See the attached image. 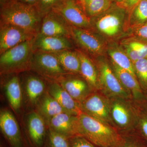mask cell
<instances>
[{"mask_svg":"<svg viewBox=\"0 0 147 147\" xmlns=\"http://www.w3.org/2000/svg\"><path fill=\"white\" fill-rule=\"evenodd\" d=\"M140 0H116L115 2L127 10L131 9Z\"/></svg>","mask_w":147,"mask_h":147,"instance_id":"35","label":"cell"},{"mask_svg":"<svg viewBox=\"0 0 147 147\" xmlns=\"http://www.w3.org/2000/svg\"><path fill=\"white\" fill-rule=\"evenodd\" d=\"M63 0H38L36 6L43 16L53 10Z\"/></svg>","mask_w":147,"mask_h":147,"instance_id":"31","label":"cell"},{"mask_svg":"<svg viewBox=\"0 0 147 147\" xmlns=\"http://www.w3.org/2000/svg\"><path fill=\"white\" fill-rule=\"evenodd\" d=\"M147 23V0H140L127 10V31Z\"/></svg>","mask_w":147,"mask_h":147,"instance_id":"27","label":"cell"},{"mask_svg":"<svg viewBox=\"0 0 147 147\" xmlns=\"http://www.w3.org/2000/svg\"><path fill=\"white\" fill-rule=\"evenodd\" d=\"M4 87L6 95L11 107L15 111L21 108L23 99L21 83L17 74H6Z\"/></svg>","mask_w":147,"mask_h":147,"instance_id":"20","label":"cell"},{"mask_svg":"<svg viewBox=\"0 0 147 147\" xmlns=\"http://www.w3.org/2000/svg\"><path fill=\"white\" fill-rule=\"evenodd\" d=\"M131 33V36L147 41V23L127 31Z\"/></svg>","mask_w":147,"mask_h":147,"instance_id":"32","label":"cell"},{"mask_svg":"<svg viewBox=\"0 0 147 147\" xmlns=\"http://www.w3.org/2000/svg\"><path fill=\"white\" fill-rule=\"evenodd\" d=\"M37 113L45 122L54 116L65 113L61 106L46 90L35 105Z\"/></svg>","mask_w":147,"mask_h":147,"instance_id":"24","label":"cell"},{"mask_svg":"<svg viewBox=\"0 0 147 147\" xmlns=\"http://www.w3.org/2000/svg\"><path fill=\"white\" fill-rule=\"evenodd\" d=\"M79 3H80V4L81 5L82 7H83V9L85 11V6H84V0H79Z\"/></svg>","mask_w":147,"mask_h":147,"instance_id":"37","label":"cell"},{"mask_svg":"<svg viewBox=\"0 0 147 147\" xmlns=\"http://www.w3.org/2000/svg\"><path fill=\"white\" fill-rule=\"evenodd\" d=\"M56 56L64 69L68 73L80 75V61L77 51L63 50L52 53Z\"/></svg>","mask_w":147,"mask_h":147,"instance_id":"26","label":"cell"},{"mask_svg":"<svg viewBox=\"0 0 147 147\" xmlns=\"http://www.w3.org/2000/svg\"><path fill=\"white\" fill-rule=\"evenodd\" d=\"M71 40L65 37L48 36L38 33L34 38V52L53 53L63 50H71L74 48Z\"/></svg>","mask_w":147,"mask_h":147,"instance_id":"15","label":"cell"},{"mask_svg":"<svg viewBox=\"0 0 147 147\" xmlns=\"http://www.w3.org/2000/svg\"><path fill=\"white\" fill-rule=\"evenodd\" d=\"M112 1H113V2H115L116 0H112Z\"/></svg>","mask_w":147,"mask_h":147,"instance_id":"40","label":"cell"},{"mask_svg":"<svg viewBox=\"0 0 147 147\" xmlns=\"http://www.w3.org/2000/svg\"><path fill=\"white\" fill-rule=\"evenodd\" d=\"M113 2L112 0H84L85 12L90 18L107 10Z\"/></svg>","mask_w":147,"mask_h":147,"instance_id":"28","label":"cell"},{"mask_svg":"<svg viewBox=\"0 0 147 147\" xmlns=\"http://www.w3.org/2000/svg\"><path fill=\"white\" fill-rule=\"evenodd\" d=\"M75 75L67 74L53 81L57 82L74 100L79 102L92 92L84 78L82 79Z\"/></svg>","mask_w":147,"mask_h":147,"instance_id":"13","label":"cell"},{"mask_svg":"<svg viewBox=\"0 0 147 147\" xmlns=\"http://www.w3.org/2000/svg\"><path fill=\"white\" fill-rule=\"evenodd\" d=\"M46 124L44 119L36 112H32L29 115L28 127L29 134L37 146L40 147L43 143Z\"/></svg>","mask_w":147,"mask_h":147,"instance_id":"25","label":"cell"},{"mask_svg":"<svg viewBox=\"0 0 147 147\" xmlns=\"http://www.w3.org/2000/svg\"><path fill=\"white\" fill-rule=\"evenodd\" d=\"M71 26L59 14L52 11L43 16L39 34L71 38Z\"/></svg>","mask_w":147,"mask_h":147,"instance_id":"12","label":"cell"},{"mask_svg":"<svg viewBox=\"0 0 147 147\" xmlns=\"http://www.w3.org/2000/svg\"><path fill=\"white\" fill-rule=\"evenodd\" d=\"M109 98L110 115L114 124L120 128L125 129L136 122L138 115L126 102V99L121 98Z\"/></svg>","mask_w":147,"mask_h":147,"instance_id":"11","label":"cell"},{"mask_svg":"<svg viewBox=\"0 0 147 147\" xmlns=\"http://www.w3.org/2000/svg\"><path fill=\"white\" fill-rule=\"evenodd\" d=\"M76 51L80 61V75L86 80L92 92L100 90L98 71L94 61L82 50Z\"/></svg>","mask_w":147,"mask_h":147,"instance_id":"18","label":"cell"},{"mask_svg":"<svg viewBox=\"0 0 147 147\" xmlns=\"http://www.w3.org/2000/svg\"><path fill=\"white\" fill-rule=\"evenodd\" d=\"M95 58L98 73L100 90L109 98H121L127 99L131 96L121 84L113 70L111 63L104 57Z\"/></svg>","mask_w":147,"mask_h":147,"instance_id":"5","label":"cell"},{"mask_svg":"<svg viewBox=\"0 0 147 147\" xmlns=\"http://www.w3.org/2000/svg\"><path fill=\"white\" fill-rule=\"evenodd\" d=\"M1 23L11 24L37 34L43 16L35 6L16 0L1 3Z\"/></svg>","mask_w":147,"mask_h":147,"instance_id":"1","label":"cell"},{"mask_svg":"<svg viewBox=\"0 0 147 147\" xmlns=\"http://www.w3.org/2000/svg\"><path fill=\"white\" fill-rule=\"evenodd\" d=\"M24 79V84L29 102L35 105L47 90V82L39 75L30 74Z\"/></svg>","mask_w":147,"mask_h":147,"instance_id":"21","label":"cell"},{"mask_svg":"<svg viewBox=\"0 0 147 147\" xmlns=\"http://www.w3.org/2000/svg\"><path fill=\"white\" fill-rule=\"evenodd\" d=\"M46 81L47 91L57 101L65 113L76 116L82 113L79 102L74 100L59 84L55 81Z\"/></svg>","mask_w":147,"mask_h":147,"instance_id":"14","label":"cell"},{"mask_svg":"<svg viewBox=\"0 0 147 147\" xmlns=\"http://www.w3.org/2000/svg\"><path fill=\"white\" fill-rule=\"evenodd\" d=\"M137 79L142 89L147 92V59H141L134 63Z\"/></svg>","mask_w":147,"mask_h":147,"instance_id":"29","label":"cell"},{"mask_svg":"<svg viewBox=\"0 0 147 147\" xmlns=\"http://www.w3.org/2000/svg\"><path fill=\"white\" fill-rule=\"evenodd\" d=\"M76 1H79V0H76Z\"/></svg>","mask_w":147,"mask_h":147,"instance_id":"42","label":"cell"},{"mask_svg":"<svg viewBox=\"0 0 147 147\" xmlns=\"http://www.w3.org/2000/svg\"><path fill=\"white\" fill-rule=\"evenodd\" d=\"M106 53L110 57V61L136 77L134 64L119 44L115 41L108 42Z\"/></svg>","mask_w":147,"mask_h":147,"instance_id":"22","label":"cell"},{"mask_svg":"<svg viewBox=\"0 0 147 147\" xmlns=\"http://www.w3.org/2000/svg\"><path fill=\"white\" fill-rule=\"evenodd\" d=\"M49 128L67 138L79 136L78 116L62 113L45 121Z\"/></svg>","mask_w":147,"mask_h":147,"instance_id":"16","label":"cell"},{"mask_svg":"<svg viewBox=\"0 0 147 147\" xmlns=\"http://www.w3.org/2000/svg\"><path fill=\"white\" fill-rule=\"evenodd\" d=\"M67 137L49 128V139L52 147H70Z\"/></svg>","mask_w":147,"mask_h":147,"instance_id":"30","label":"cell"},{"mask_svg":"<svg viewBox=\"0 0 147 147\" xmlns=\"http://www.w3.org/2000/svg\"><path fill=\"white\" fill-rule=\"evenodd\" d=\"M37 35L11 24L0 23V55Z\"/></svg>","mask_w":147,"mask_h":147,"instance_id":"10","label":"cell"},{"mask_svg":"<svg viewBox=\"0 0 147 147\" xmlns=\"http://www.w3.org/2000/svg\"><path fill=\"white\" fill-rule=\"evenodd\" d=\"M16 1L26 4L35 6H36L38 1V0H16Z\"/></svg>","mask_w":147,"mask_h":147,"instance_id":"36","label":"cell"},{"mask_svg":"<svg viewBox=\"0 0 147 147\" xmlns=\"http://www.w3.org/2000/svg\"><path fill=\"white\" fill-rule=\"evenodd\" d=\"M78 117L79 136L101 147H112L118 142L119 135L111 125L83 113Z\"/></svg>","mask_w":147,"mask_h":147,"instance_id":"3","label":"cell"},{"mask_svg":"<svg viewBox=\"0 0 147 147\" xmlns=\"http://www.w3.org/2000/svg\"><path fill=\"white\" fill-rule=\"evenodd\" d=\"M48 81H55L68 74L64 69L53 53L34 51L31 63L30 70Z\"/></svg>","mask_w":147,"mask_h":147,"instance_id":"7","label":"cell"},{"mask_svg":"<svg viewBox=\"0 0 147 147\" xmlns=\"http://www.w3.org/2000/svg\"><path fill=\"white\" fill-rule=\"evenodd\" d=\"M53 11L59 14L71 26L92 29L90 18L78 1L63 0Z\"/></svg>","mask_w":147,"mask_h":147,"instance_id":"9","label":"cell"},{"mask_svg":"<svg viewBox=\"0 0 147 147\" xmlns=\"http://www.w3.org/2000/svg\"><path fill=\"white\" fill-rule=\"evenodd\" d=\"M71 138V147H96L82 136H74Z\"/></svg>","mask_w":147,"mask_h":147,"instance_id":"33","label":"cell"},{"mask_svg":"<svg viewBox=\"0 0 147 147\" xmlns=\"http://www.w3.org/2000/svg\"><path fill=\"white\" fill-rule=\"evenodd\" d=\"M119 44L133 63L147 59V43L145 41L131 36L123 39Z\"/></svg>","mask_w":147,"mask_h":147,"instance_id":"23","label":"cell"},{"mask_svg":"<svg viewBox=\"0 0 147 147\" xmlns=\"http://www.w3.org/2000/svg\"><path fill=\"white\" fill-rule=\"evenodd\" d=\"M145 42H146V43H147V41H145Z\"/></svg>","mask_w":147,"mask_h":147,"instance_id":"41","label":"cell"},{"mask_svg":"<svg viewBox=\"0 0 147 147\" xmlns=\"http://www.w3.org/2000/svg\"><path fill=\"white\" fill-rule=\"evenodd\" d=\"M0 128L12 147H22L21 131L12 113L7 109L0 113Z\"/></svg>","mask_w":147,"mask_h":147,"instance_id":"17","label":"cell"},{"mask_svg":"<svg viewBox=\"0 0 147 147\" xmlns=\"http://www.w3.org/2000/svg\"><path fill=\"white\" fill-rule=\"evenodd\" d=\"M71 37L87 55L96 58L106 53L108 42L92 29L71 26Z\"/></svg>","mask_w":147,"mask_h":147,"instance_id":"6","label":"cell"},{"mask_svg":"<svg viewBox=\"0 0 147 147\" xmlns=\"http://www.w3.org/2000/svg\"><path fill=\"white\" fill-rule=\"evenodd\" d=\"M134 147V146H125V147Z\"/></svg>","mask_w":147,"mask_h":147,"instance_id":"39","label":"cell"},{"mask_svg":"<svg viewBox=\"0 0 147 147\" xmlns=\"http://www.w3.org/2000/svg\"><path fill=\"white\" fill-rule=\"evenodd\" d=\"M111 65L121 84L131 97L138 101L144 100V96L136 76L110 61Z\"/></svg>","mask_w":147,"mask_h":147,"instance_id":"19","label":"cell"},{"mask_svg":"<svg viewBox=\"0 0 147 147\" xmlns=\"http://www.w3.org/2000/svg\"><path fill=\"white\" fill-rule=\"evenodd\" d=\"M34 38L22 42L0 55L1 75L30 71L34 53Z\"/></svg>","mask_w":147,"mask_h":147,"instance_id":"4","label":"cell"},{"mask_svg":"<svg viewBox=\"0 0 147 147\" xmlns=\"http://www.w3.org/2000/svg\"><path fill=\"white\" fill-rule=\"evenodd\" d=\"M7 1V0H1V3Z\"/></svg>","mask_w":147,"mask_h":147,"instance_id":"38","label":"cell"},{"mask_svg":"<svg viewBox=\"0 0 147 147\" xmlns=\"http://www.w3.org/2000/svg\"><path fill=\"white\" fill-rule=\"evenodd\" d=\"M127 10L115 2L107 10L90 18L92 29L107 41H115L127 31Z\"/></svg>","mask_w":147,"mask_h":147,"instance_id":"2","label":"cell"},{"mask_svg":"<svg viewBox=\"0 0 147 147\" xmlns=\"http://www.w3.org/2000/svg\"><path fill=\"white\" fill-rule=\"evenodd\" d=\"M137 121L142 134L147 139V110L138 115Z\"/></svg>","mask_w":147,"mask_h":147,"instance_id":"34","label":"cell"},{"mask_svg":"<svg viewBox=\"0 0 147 147\" xmlns=\"http://www.w3.org/2000/svg\"><path fill=\"white\" fill-rule=\"evenodd\" d=\"M97 92H92L79 102L80 108L82 113L112 126L114 123L110 115V98Z\"/></svg>","mask_w":147,"mask_h":147,"instance_id":"8","label":"cell"}]
</instances>
